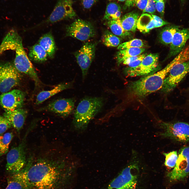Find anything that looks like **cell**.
I'll return each instance as SVG.
<instances>
[{
  "instance_id": "5bb4252c",
  "label": "cell",
  "mask_w": 189,
  "mask_h": 189,
  "mask_svg": "<svg viewBox=\"0 0 189 189\" xmlns=\"http://www.w3.org/2000/svg\"><path fill=\"white\" fill-rule=\"evenodd\" d=\"M25 98V94L23 92L14 89L0 95V105L5 112L21 108Z\"/></svg>"
},
{
  "instance_id": "ee69618b",
  "label": "cell",
  "mask_w": 189,
  "mask_h": 189,
  "mask_svg": "<svg viewBox=\"0 0 189 189\" xmlns=\"http://www.w3.org/2000/svg\"><path fill=\"white\" fill-rule=\"evenodd\" d=\"M118 1H125V0H118Z\"/></svg>"
},
{
  "instance_id": "52a82bcc",
  "label": "cell",
  "mask_w": 189,
  "mask_h": 189,
  "mask_svg": "<svg viewBox=\"0 0 189 189\" xmlns=\"http://www.w3.org/2000/svg\"><path fill=\"white\" fill-rule=\"evenodd\" d=\"M15 56L14 65L17 70L20 72L28 76L34 81L36 86L41 83L36 72L24 51L22 41L18 44L14 50Z\"/></svg>"
},
{
  "instance_id": "1f68e13d",
  "label": "cell",
  "mask_w": 189,
  "mask_h": 189,
  "mask_svg": "<svg viewBox=\"0 0 189 189\" xmlns=\"http://www.w3.org/2000/svg\"><path fill=\"white\" fill-rule=\"evenodd\" d=\"M165 156L164 164L166 166L170 168L174 167L176 165L178 155L176 151H173L168 153H164Z\"/></svg>"
},
{
  "instance_id": "484cf974",
  "label": "cell",
  "mask_w": 189,
  "mask_h": 189,
  "mask_svg": "<svg viewBox=\"0 0 189 189\" xmlns=\"http://www.w3.org/2000/svg\"><path fill=\"white\" fill-rule=\"evenodd\" d=\"M145 50L144 48H133L119 50L116 55L118 63L120 64L127 58L140 55Z\"/></svg>"
},
{
  "instance_id": "603a6c76",
  "label": "cell",
  "mask_w": 189,
  "mask_h": 189,
  "mask_svg": "<svg viewBox=\"0 0 189 189\" xmlns=\"http://www.w3.org/2000/svg\"><path fill=\"white\" fill-rule=\"evenodd\" d=\"M137 28L143 33H147L155 28L154 20L152 16L147 13H143L139 18Z\"/></svg>"
},
{
  "instance_id": "4316f807",
  "label": "cell",
  "mask_w": 189,
  "mask_h": 189,
  "mask_svg": "<svg viewBox=\"0 0 189 189\" xmlns=\"http://www.w3.org/2000/svg\"><path fill=\"white\" fill-rule=\"evenodd\" d=\"M121 7L115 2L111 3L107 6L103 19L107 21L120 19Z\"/></svg>"
},
{
  "instance_id": "8d00e7d4",
  "label": "cell",
  "mask_w": 189,
  "mask_h": 189,
  "mask_svg": "<svg viewBox=\"0 0 189 189\" xmlns=\"http://www.w3.org/2000/svg\"><path fill=\"white\" fill-rule=\"evenodd\" d=\"M148 0H134V4L140 9L143 10L147 5Z\"/></svg>"
},
{
  "instance_id": "4fadbf2b",
  "label": "cell",
  "mask_w": 189,
  "mask_h": 189,
  "mask_svg": "<svg viewBox=\"0 0 189 189\" xmlns=\"http://www.w3.org/2000/svg\"><path fill=\"white\" fill-rule=\"evenodd\" d=\"M96 46L95 43L89 42L86 43L75 54L77 62L81 69L83 80L86 77L94 59Z\"/></svg>"
},
{
  "instance_id": "8992f818",
  "label": "cell",
  "mask_w": 189,
  "mask_h": 189,
  "mask_svg": "<svg viewBox=\"0 0 189 189\" xmlns=\"http://www.w3.org/2000/svg\"><path fill=\"white\" fill-rule=\"evenodd\" d=\"M22 78L20 72L14 64L9 62H0V92H7L18 85Z\"/></svg>"
},
{
  "instance_id": "30bf717a",
  "label": "cell",
  "mask_w": 189,
  "mask_h": 189,
  "mask_svg": "<svg viewBox=\"0 0 189 189\" xmlns=\"http://www.w3.org/2000/svg\"><path fill=\"white\" fill-rule=\"evenodd\" d=\"M66 36L81 41H85L93 37L95 31L92 24L80 19L75 20L66 28Z\"/></svg>"
},
{
  "instance_id": "e0dca14e",
  "label": "cell",
  "mask_w": 189,
  "mask_h": 189,
  "mask_svg": "<svg viewBox=\"0 0 189 189\" xmlns=\"http://www.w3.org/2000/svg\"><path fill=\"white\" fill-rule=\"evenodd\" d=\"M189 39V28L179 29L175 33L170 44L168 55L171 57L177 55L184 48Z\"/></svg>"
},
{
  "instance_id": "7a4b0ae2",
  "label": "cell",
  "mask_w": 189,
  "mask_h": 189,
  "mask_svg": "<svg viewBox=\"0 0 189 189\" xmlns=\"http://www.w3.org/2000/svg\"><path fill=\"white\" fill-rule=\"evenodd\" d=\"M177 63L174 59L161 70L131 82L128 86V98L132 99L143 98L162 88L166 76L171 67Z\"/></svg>"
},
{
  "instance_id": "b9f144b4",
  "label": "cell",
  "mask_w": 189,
  "mask_h": 189,
  "mask_svg": "<svg viewBox=\"0 0 189 189\" xmlns=\"http://www.w3.org/2000/svg\"><path fill=\"white\" fill-rule=\"evenodd\" d=\"M3 137V135H2V134H0V149L1 148V141Z\"/></svg>"
},
{
  "instance_id": "f1b7e54d",
  "label": "cell",
  "mask_w": 189,
  "mask_h": 189,
  "mask_svg": "<svg viewBox=\"0 0 189 189\" xmlns=\"http://www.w3.org/2000/svg\"><path fill=\"white\" fill-rule=\"evenodd\" d=\"M103 44L108 47H115L119 45L120 39L108 30L106 31L102 38Z\"/></svg>"
},
{
  "instance_id": "ac0fdd59",
  "label": "cell",
  "mask_w": 189,
  "mask_h": 189,
  "mask_svg": "<svg viewBox=\"0 0 189 189\" xmlns=\"http://www.w3.org/2000/svg\"><path fill=\"white\" fill-rule=\"evenodd\" d=\"M28 114L25 109L19 108L6 112L3 114L12 126L19 131L23 128Z\"/></svg>"
},
{
  "instance_id": "ba28073f",
  "label": "cell",
  "mask_w": 189,
  "mask_h": 189,
  "mask_svg": "<svg viewBox=\"0 0 189 189\" xmlns=\"http://www.w3.org/2000/svg\"><path fill=\"white\" fill-rule=\"evenodd\" d=\"M160 126L164 130L160 134L178 141L185 142L189 141V124L183 122L174 123L161 122Z\"/></svg>"
},
{
  "instance_id": "83f0119b",
  "label": "cell",
  "mask_w": 189,
  "mask_h": 189,
  "mask_svg": "<svg viewBox=\"0 0 189 189\" xmlns=\"http://www.w3.org/2000/svg\"><path fill=\"white\" fill-rule=\"evenodd\" d=\"M107 23L108 26L114 35L123 38L130 36L131 32L124 29L122 25L120 19L108 21Z\"/></svg>"
},
{
  "instance_id": "60d3db41",
  "label": "cell",
  "mask_w": 189,
  "mask_h": 189,
  "mask_svg": "<svg viewBox=\"0 0 189 189\" xmlns=\"http://www.w3.org/2000/svg\"><path fill=\"white\" fill-rule=\"evenodd\" d=\"M180 2H181V4L183 6V5L185 3L186 0H180Z\"/></svg>"
},
{
  "instance_id": "277c9868",
  "label": "cell",
  "mask_w": 189,
  "mask_h": 189,
  "mask_svg": "<svg viewBox=\"0 0 189 189\" xmlns=\"http://www.w3.org/2000/svg\"><path fill=\"white\" fill-rule=\"evenodd\" d=\"M34 127L32 125L29 127L21 142L17 146L12 148L7 154L6 169L12 174L20 171L26 164L27 138Z\"/></svg>"
},
{
  "instance_id": "74e56055",
  "label": "cell",
  "mask_w": 189,
  "mask_h": 189,
  "mask_svg": "<svg viewBox=\"0 0 189 189\" xmlns=\"http://www.w3.org/2000/svg\"><path fill=\"white\" fill-rule=\"evenodd\" d=\"M82 4L84 8L89 9L96 2L97 0H81Z\"/></svg>"
},
{
  "instance_id": "ffe728a7",
  "label": "cell",
  "mask_w": 189,
  "mask_h": 189,
  "mask_svg": "<svg viewBox=\"0 0 189 189\" xmlns=\"http://www.w3.org/2000/svg\"><path fill=\"white\" fill-rule=\"evenodd\" d=\"M12 174L8 179L5 189H30L21 171Z\"/></svg>"
},
{
  "instance_id": "44dd1931",
  "label": "cell",
  "mask_w": 189,
  "mask_h": 189,
  "mask_svg": "<svg viewBox=\"0 0 189 189\" xmlns=\"http://www.w3.org/2000/svg\"><path fill=\"white\" fill-rule=\"evenodd\" d=\"M139 15L134 12L127 13L120 19L122 25L124 29L128 32H135L136 30Z\"/></svg>"
},
{
  "instance_id": "f35d334b",
  "label": "cell",
  "mask_w": 189,
  "mask_h": 189,
  "mask_svg": "<svg viewBox=\"0 0 189 189\" xmlns=\"http://www.w3.org/2000/svg\"><path fill=\"white\" fill-rule=\"evenodd\" d=\"M145 54H141L139 55L127 58L125 59L122 63L124 64L128 65L130 63L140 58Z\"/></svg>"
},
{
  "instance_id": "d6a6232c",
  "label": "cell",
  "mask_w": 189,
  "mask_h": 189,
  "mask_svg": "<svg viewBox=\"0 0 189 189\" xmlns=\"http://www.w3.org/2000/svg\"><path fill=\"white\" fill-rule=\"evenodd\" d=\"M12 126L10 123L5 117L0 116V134H2Z\"/></svg>"
},
{
  "instance_id": "d4e9b609",
  "label": "cell",
  "mask_w": 189,
  "mask_h": 189,
  "mask_svg": "<svg viewBox=\"0 0 189 189\" xmlns=\"http://www.w3.org/2000/svg\"><path fill=\"white\" fill-rule=\"evenodd\" d=\"M179 28V26L173 25L165 27L160 34L159 38L160 42L166 45L170 44L174 34Z\"/></svg>"
},
{
  "instance_id": "7bdbcfd3",
  "label": "cell",
  "mask_w": 189,
  "mask_h": 189,
  "mask_svg": "<svg viewBox=\"0 0 189 189\" xmlns=\"http://www.w3.org/2000/svg\"><path fill=\"white\" fill-rule=\"evenodd\" d=\"M155 0V2H157V1H161V0Z\"/></svg>"
},
{
  "instance_id": "d6986e66",
  "label": "cell",
  "mask_w": 189,
  "mask_h": 189,
  "mask_svg": "<svg viewBox=\"0 0 189 189\" xmlns=\"http://www.w3.org/2000/svg\"><path fill=\"white\" fill-rule=\"evenodd\" d=\"M72 85L71 82L63 83L56 86L52 89L48 91H44L40 92L37 96L36 104H39L48 99L58 93L71 87Z\"/></svg>"
},
{
  "instance_id": "7c38bea8",
  "label": "cell",
  "mask_w": 189,
  "mask_h": 189,
  "mask_svg": "<svg viewBox=\"0 0 189 189\" xmlns=\"http://www.w3.org/2000/svg\"><path fill=\"white\" fill-rule=\"evenodd\" d=\"M72 0H58L52 11L46 20L47 23H54L65 19L74 18Z\"/></svg>"
},
{
  "instance_id": "5b68a950",
  "label": "cell",
  "mask_w": 189,
  "mask_h": 189,
  "mask_svg": "<svg viewBox=\"0 0 189 189\" xmlns=\"http://www.w3.org/2000/svg\"><path fill=\"white\" fill-rule=\"evenodd\" d=\"M138 170L136 164L128 165L111 181L107 189H135Z\"/></svg>"
},
{
  "instance_id": "7402d4cb",
  "label": "cell",
  "mask_w": 189,
  "mask_h": 189,
  "mask_svg": "<svg viewBox=\"0 0 189 189\" xmlns=\"http://www.w3.org/2000/svg\"><path fill=\"white\" fill-rule=\"evenodd\" d=\"M39 43L45 50L48 56L50 58H53L56 48L55 41L51 33H48L44 35L40 39Z\"/></svg>"
},
{
  "instance_id": "6da1fadb",
  "label": "cell",
  "mask_w": 189,
  "mask_h": 189,
  "mask_svg": "<svg viewBox=\"0 0 189 189\" xmlns=\"http://www.w3.org/2000/svg\"><path fill=\"white\" fill-rule=\"evenodd\" d=\"M75 162L67 153L50 148L31 154L21 171L30 189H52L61 175L72 170Z\"/></svg>"
},
{
  "instance_id": "9c48e42d",
  "label": "cell",
  "mask_w": 189,
  "mask_h": 189,
  "mask_svg": "<svg viewBox=\"0 0 189 189\" xmlns=\"http://www.w3.org/2000/svg\"><path fill=\"white\" fill-rule=\"evenodd\" d=\"M189 72V60L174 65L164 80L162 90L166 92L172 90Z\"/></svg>"
},
{
  "instance_id": "f546056e",
  "label": "cell",
  "mask_w": 189,
  "mask_h": 189,
  "mask_svg": "<svg viewBox=\"0 0 189 189\" xmlns=\"http://www.w3.org/2000/svg\"><path fill=\"white\" fill-rule=\"evenodd\" d=\"M13 136V133L10 132L6 133L3 135L0 149V157L7 153Z\"/></svg>"
},
{
  "instance_id": "2e32d148",
  "label": "cell",
  "mask_w": 189,
  "mask_h": 189,
  "mask_svg": "<svg viewBox=\"0 0 189 189\" xmlns=\"http://www.w3.org/2000/svg\"><path fill=\"white\" fill-rule=\"evenodd\" d=\"M75 99L74 98H61L53 101L39 111L50 112L62 117H66L73 112Z\"/></svg>"
},
{
  "instance_id": "cb8c5ba5",
  "label": "cell",
  "mask_w": 189,
  "mask_h": 189,
  "mask_svg": "<svg viewBox=\"0 0 189 189\" xmlns=\"http://www.w3.org/2000/svg\"><path fill=\"white\" fill-rule=\"evenodd\" d=\"M29 56L31 60L38 62L45 61L48 56L45 50L39 44H35L30 48Z\"/></svg>"
},
{
  "instance_id": "4dcf8cb0",
  "label": "cell",
  "mask_w": 189,
  "mask_h": 189,
  "mask_svg": "<svg viewBox=\"0 0 189 189\" xmlns=\"http://www.w3.org/2000/svg\"><path fill=\"white\" fill-rule=\"evenodd\" d=\"M144 45L141 39H135L120 44L117 49L120 50L133 48H143Z\"/></svg>"
},
{
  "instance_id": "836d02e7",
  "label": "cell",
  "mask_w": 189,
  "mask_h": 189,
  "mask_svg": "<svg viewBox=\"0 0 189 189\" xmlns=\"http://www.w3.org/2000/svg\"><path fill=\"white\" fill-rule=\"evenodd\" d=\"M156 2L154 0H148L146 6L143 13L147 12L153 14L156 10Z\"/></svg>"
},
{
  "instance_id": "e575fe53",
  "label": "cell",
  "mask_w": 189,
  "mask_h": 189,
  "mask_svg": "<svg viewBox=\"0 0 189 189\" xmlns=\"http://www.w3.org/2000/svg\"><path fill=\"white\" fill-rule=\"evenodd\" d=\"M151 15L154 20L155 28L160 27L170 23L164 20L158 16L153 14H152Z\"/></svg>"
},
{
  "instance_id": "8fae6325",
  "label": "cell",
  "mask_w": 189,
  "mask_h": 189,
  "mask_svg": "<svg viewBox=\"0 0 189 189\" xmlns=\"http://www.w3.org/2000/svg\"><path fill=\"white\" fill-rule=\"evenodd\" d=\"M189 175V147L181 149L179 151L175 166L167 174L170 181L182 180Z\"/></svg>"
},
{
  "instance_id": "ab89813d",
  "label": "cell",
  "mask_w": 189,
  "mask_h": 189,
  "mask_svg": "<svg viewBox=\"0 0 189 189\" xmlns=\"http://www.w3.org/2000/svg\"><path fill=\"white\" fill-rule=\"evenodd\" d=\"M134 0H126L123 7V9H125L133 6L134 4Z\"/></svg>"
},
{
  "instance_id": "9a60e30c",
  "label": "cell",
  "mask_w": 189,
  "mask_h": 189,
  "mask_svg": "<svg viewBox=\"0 0 189 189\" xmlns=\"http://www.w3.org/2000/svg\"><path fill=\"white\" fill-rule=\"evenodd\" d=\"M159 54L150 53L143 59L140 64L136 68L132 69H126L128 76L135 77L146 75L155 70L158 65Z\"/></svg>"
},
{
  "instance_id": "d590c367",
  "label": "cell",
  "mask_w": 189,
  "mask_h": 189,
  "mask_svg": "<svg viewBox=\"0 0 189 189\" xmlns=\"http://www.w3.org/2000/svg\"><path fill=\"white\" fill-rule=\"evenodd\" d=\"M165 4L164 0L156 2V9L162 16L164 12Z\"/></svg>"
},
{
  "instance_id": "3957f363",
  "label": "cell",
  "mask_w": 189,
  "mask_h": 189,
  "mask_svg": "<svg viewBox=\"0 0 189 189\" xmlns=\"http://www.w3.org/2000/svg\"><path fill=\"white\" fill-rule=\"evenodd\" d=\"M104 103L101 97H87L81 101L74 113L73 123L75 129L82 130L101 110Z\"/></svg>"
}]
</instances>
